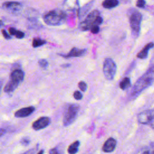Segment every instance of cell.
Masks as SVG:
<instances>
[{"label": "cell", "mask_w": 154, "mask_h": 154, "mask_svg": "<svg viewBox=\"0 0 154 154\" xmlns=\"http://www.w3.org/2000/svg\"><path fill=\"white\" fill-rule=\"evenodd\" d=\"M153 83L154 65L149 68V69L137 81L131 90V96L133 98H135Z\"/></svg>", "instance_id": "cell-1"}, {"label": "cell", "mask_w": 154, "mask_h": 154, "mask_svg": "<svg viewBox=\"0 0 154 154\" xmlns=\"http://www.w3.org/2000/svg\"><path fill=\"white\" fill-rule=\"evenodd\" d=\"M67 19L66 13L63 10L56 9L47 13L44 17L45 22L48 26H58L65 23Z\"/></svg>", "instance_id": "cell-2"}, {"label": "cell", "mask_w": 154, "mask_h": 154, "mask_svg": "<svg viewBox=\"0 0 154 154\" xmlns=\"http://www.w3.org/2000/svg\"><path fill=\"white\" fill-rule=\"evenodd\" d=\"M129 12V23H130L132 35L134 37L137 38L139 37L140 33L142 15L139 11L135 9H132L131 12Z\"/></svg>", "instance_id": "cell-3"}, {"label": "cell", "mask_w": 154, "mask_h": 154, "mask_svg": "<svg viewBox=\"0 0 154 154\" xmlns=\"http://www.w3.org/2000/svg\"><path fill=\"white\" fill-rule=\"evenodd\" d=\"M79 111V106L78 104H71L67 108L63 117V123L64 126L72 124L77 119Z\"/></svg>", "instance_id": "cell-4"}, {"label": "cell", "mask_w": 154, "mask_h": 154, "mask_svg": "<svg viewBox=\"0 0 154 154\" xmlns=\"http://www.w3.org/2000/svg\"><path fill=\"white\" fill-rule=\"evenodd\" d=\"M117 71V66L116 63L111 58L105 59L104 65V74L107 79L111 81L114 79Z\"/></svg>", "instance_id": "cell-5"}, {"label": "cell", "mask_w": 154, "mask_h": 154, "mask_svg": "<svg viewBox=\"0 0 154 154\" xmlns=\"http://www.w3.org/2000/svg\"><path fill=\"white\" fill-rule=\"evenodd\" d=\"M137 119L139 124L149 125L154 129V110H146L140 113Z\"/></svg>", "instance_id": "cell-6"}, {"label": "cell", "mask_w": 154, "mask_h": 154, "mask_svg": "<svg viewBox=\"0 0 154 154\" xmlns=\"http://www.w3.org/2000/svg\"><path fill=\"white\" fill-rule=\"evenodd\" d=\"M99 16V12L93 10L88 15L86 19L80 23L79 28L82 31H87L90 30L93 26L96 18Z\"/></svg>", "instance_id": "cell-7"}, {"label": "cell", "mask_w": 154, "mask_h": 154, "mask_svg": "<svg viewBox=\"0 0 154 154\" xmlns=\"http://www.w3.org/2000/svg\"><path fill=\"white\" fill-rule=\"evenodd\" d=\"M3 7L10 13H16L22 10V6L18 2H6L3 4Z\"/></svg>", "instance_id": "cell-8"}, {"label": "cell", "mask_w": 154, "mask_h": 154, "mask_svg": "<svg viewBox=\"0 0 154 154\" xmlns=\"http://www.w3.org/2000/svg\"><path fill=\"white\" fill-rule=\"evenodd\" d=\"M51 123V119L48 117H42L37 119L33 124V128L35 130H40L45 128Z\"/></svg>", "instance_id": "cell-9"}, {"label": "cell", "mask_w": 154, "mask_h": 154, "mask_svg": "<svg viewBox=\"0 0 154 154\" xmlns=\"http://www.w3.org/2000/svg\"><path fill=\"white\" fill-rule=\"evenodd\" d=\"M116 145L117 141L113 138H110L105 142L102 147V151L106 153L112 152L115 151Z\"/></svg>", "instance_id": "cell-10"}, {"label": "cell", "mask_w": 154, "mask_h": 154, "mask_svg": "<svg viewBox=\"0 0 154 154\" xmlns=\"http://www.w3.org/2000/svg\"><path fill=\"white\" fill-rule=\"evenodd\" d=\"M87 52V50H79L77 48H73L71 51L67 55H60L64 58L70 57H79L84 56Z\"/></svg>", "instance_id": "cell-11"}, {"label": "cell", "mask_w": 154, "mask_h": 154, "mask_svg": "<svg viewBox=\"0 0 154 154\" xmlns=\"http://www.w3.org/2000/svg\"><path fill=\"white\" fill-rule=\"evenodd\" d=\"M35 110L34 107H28L23 108L18 110L15 113V116L16 117H26L31 115Z\"/></svg>", "instance_id": "cell-12"}, {"label": "cell", "mask_w": 154, "mask_h": 154, "mask_svg": "<svg viewBox=\"0 0 154 154\" xmlns=\"http://www.w3.org/2000/svg\"><path fill=\"white\" fill-rule=\"evenodd\" d=\"M154 46V44L153 42H150L148 45H146L143 49L137 54V57L140 59H145L148 57L149 51Z\"/></svg>", "instance_id": "cell-13"}, {"label": "cell", "mask_w": 154, "mask_h": 154, "mask_svg": "<svg viewBox=\"0 0 154 154\" xmlns=\"http://www.w3.org/2000/svg\"><path fill=\"white\" fill-rule=\"evenodd\" d=\"M11 79L19 83L22 82L24 78V73L20 69H16L11 74Z\"/></svg>", "instance_id": "cell-14"}, {"label": "cell", "mask_w": 154, "mask_h": 154, "mask_svg": "<svg viewBox=\"0 0 154 154\" xmlns=\"http://www.w3.org/2000/svg\"><path fill=\"white\" fill-rule=\"evenodd\" d=\"M19 84V83L17 82V81H15L10 79V81H9V82L8 83L6 86H5L4 88V90L5 92L6 93H11L13 92V91H15L17 88L18 87V85Z\"/></svg>", "instance_id": "cell-15"}, {"label": "cell", "mask_w": 154, "mask_h": 154, "mask_svg": "<svg viewBox=\"0 0 154 154\" xmlns=\"http://www.w3.org/2000/svg\"><path fill=\"white\" fill-rule=\"evenodd\" d=\"M119 3L118 0H105L102 3V6L105 9H113L117 7Z\"/></svg>", "instance_id": "cell-16"}, {"label": "cell", "mask_w": 154, "mask_h": 154, "mask_svg": "<svg viewBox=\"0 0 154 154\" xmlns=\"http://www.w3.org/2000/svg\"><path fill=\"white\" fill-rule=\"evenodd\" d=\"M64 5H65L69 9H75L77 7H78V0H66L65 2H64Z\"/></svg>", "instance_id": "cell-17"}, {"label": "cell", "mask_w": 154, "mask_h": 154, "mask_svg": "<svg viewBox=\"0 0 154 154\" xmlns=\"http://www.w3.org/2000/svg\"><path fill=\"white\" fill-rule=\"evenodd\" d=\"M80 143L79 141H76L73 143L68 148V153L70 154H74L78 152V148L79 146Z\"/></svg>", "instance_id": "cell-18"}, {"label": "cell", "mask_w": 154, "mask_h": 154, "mask_svg": "<svg viewBox=\"0 0 154 154\" xmlns=\"http://www.w3.org/2000/svg\"><path fill=\"white\" fill-rule=\"evenodd\" d=\"M131 86V81L130 79L128 77L125 78L122 80V81L120 83V87L122 90H126Z\"/></svg>", "instance_id": "cell-19"}, {"label": "cell", "mask_w": 154, "mask_h": 154, "mask_svg": "<svg viewBox=\"0 0 154 154\" xmlns=\"http://www.w3.org/2000/svg\"><path fill=\"white\" fill-rule=\"evenodd\" d=\"M9 32L10 35L15 36L18 39H22L24 37V36H25V34H24L23 32L16 30L14 28H10L9 29Z\"/></svg>", "instance_id": "cell-20"}, {"label": "cell", "mask_w": 154, "mask_h": 154, "mask_svg": "<svg viewBox=\"0 0 154 154\" xmlns=\"http://www.w3.org/2000/svg\"><path fill=\"white\" fill-rule=\"evenodd\" d=\"M46 43V42L45 40H42L39 38H35L33 40V46L34 48L39 47L45 45Z\"/></svg>", "instance_id": "cell-21"}, {"label": "cell", "mask_w": 154, "mask_h": 154, "mask_svg": "<svg viewBox=\"0 0 154 154\" xmlns=\"http://www.w3.org/2000/svg\"><path fill=\"white\" fill-rule=\"evenodd\" d=\"M139 153H154V144H151L149 146L146 147L142 149H141V151L139 152Z\"/></svg>", "instance_id": "cell-22"}, {"label": "cell", "mask_w": 154, "mask_h": 154, "mask_svg": "<svg viewBox=\"0 0 154 154\" xmlns=\"http://www.w3.org/2000/svg\"><path fill=\"white\" fill-rule=\"evenodd\" d=\"M39 64L42 68H46L48 66V62L45 59H41L39 61Z\"/></svg>", "instance_id": "cell-23"}, {"label": "cell", "mask_w": 154, "mask_h": 154, "mask_svg": "<svg viewBox=\"0 0 154 154\" xmlns=\"http://www.w3.org/2000/svg\"><path fill=\"white\" fill-rule=\"evenodd\" d=\"M78 87L79 89L82 92H86L87 88V84L84 81H81L78 84Z\"/></svg>", "instance_id": "cell-24"}, {"label": "cell", "mask_w": 154, "mask_h": 154, "mask_svg": "<svg viewBox=\"0 0 154 154\" xmlns=\"http://www.w3.org/2000/svg\"><path fill=\"white\" fill-rule=\"evenodd\" d=\"M74 97L76 100H81L83 98V95L79 91H75L74 93Z\"/></svg>", "instance_id": "cell-25"}, {"label": "cell", "mask_w": 154, "mask_h": 154, "mask_svg": "<svg viewBox=\"0 0 154 154\" xmlns=\"http://www.w3.org/2000/svg\"><path fill=\"white\" fill-rule=\"evenodd\" d=\"M21 144L23 146H28L30 144V140H29L28 138L24 137V138H22V140L21 141Z\"/></svg>", "instance_id": "cell-26"}, {"label": "cell", "mask_w": 154, "mask_h": 154, "mask_svg": "<svg viewBox=\"0 0 154 154\" xmlns=\"http://www.w3.org/2000/svg\"><path fill=\"white\" fill-rule=\"evenodd\" d=\"M146 4V1L144 0H138L136 6L139 8H144Z\"/></svg>", "instance_id": "cell-27"}, {"label": "cell", "mask_w": 154, "mask_h": 154, "mask_svg": "<svg viewBox=\"0 0 154 154\" xmlns=\"http://www.w3.org/2000/svg\"><path fill=\"white\" fill-rule=\"evenodd\" d=\"M91 32L93 34H97L99 33V26H94L91 28Z\"/></svg>", "instance_id": "cell-28"}, {"label": "cell", "mask_w": 154, "mask_h": 154, "mask_svg": "<svg viewBox=\"0 0 154 154\" xmlns=\"http://www.w3.org/2000/svg\"><path fill=\"white\" fill-rule=\"evenodd\" d=\"M2 33H3V36L4 37L5 39H12V37L7 33V31L6 30H3L2 31Z\"/></svg>", "instance_id": "cell-29"}, {"label": "cell", "mask_w": 154, "mask_h": 154, "mask_svg": "<svg viewBox=\"0 0 154 154\" xmlns=\"http://www.w3.org/2000/svg\"><path fill=\"white\" fill-rule=\"evenodd\" d=\"M6 133V131L4 129H0V137H1L2 136H3Z\"/></svg>", "instance_id": "cell-30"}, {"label": "cell", "mask_w": 154, "mask_h": 154, "mask_svg": "<svg viewBox=\"0 0 154 154\" xmlns=\"http://www.w3.org/2000/svg\"><path fill=\"white\" fill-rule=\"evenodd\" d=\"M50 153H52V154H55V153H59V152H58L57 149H51V150L50 151Z\"/></svg>", "instance_id": "cell-31"}, {"label": "cell", "mask_w": 154, "mask_h": 154, "mask_svg": "<svg viewBox=\"0 0 154 154\" xmlns=\"http://www.w3.org/2000/svg\"><path fill=\"white\" fill-rule=\"evenodd\" d=\"M70 66V64H64V65H62V67H64V68H67V67H69Z\"/></svg>", "instance_id": "cell-32"}, {"label": "cell", "mask_w": 154, "mask_h": 154, "mask_svg": "<svg viewBox=\"0 0 154 154\" xmlns=\"http://www.w3.org/2000/svg\"><path fill=\"white\" fill-rule=\"evenodd\" d=\"M3 26V22L1 20H0V27H1Z\"/></svg>", "instance_id": "cell-33"}, {"label": "cell", "mask_w": 154, "mask_h": 154, "mask_svg": "<svg viewBox=\"0 0 154 154\" xmlns=\"http://www.w3.org/2000/svg\"><path fill=\"white\" fill-rule=\"evenodd\" d=\"M44 153V150H42L41 151H40V152H38L39 154H41V153Z\"/></svg>", "instance_id": "cell-34"}, {"label": "cell", "mask_w": 154, "mask_h": 154, "mask_svg": "<svg viewBox=\"0 0 154 154\" xmlns=\"http://www.w3.org/2000/svg\"><path fill=\"white\" fill-rule=\"evenodd\" d=\"M2 85H3V84H2V82H1V81H0V91H1V87H2Z\"/></svg>", "instance_id": "cell-35"}]
</instances>
